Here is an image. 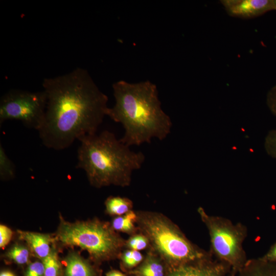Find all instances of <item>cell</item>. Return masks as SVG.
Instances as JSON below:
<instances>
[{
    "label": "cell",
    "mask_w": 276,
    "mask_h": 276,
    "mask_svg": "<svg viewBox=\"0 0 276 276\" xmlns=\"http://www.w3.org/2000/svg\"><path fill=\"white\" fill-rule=\"evenodd\" d=\"M45 118L38 131L44 146L55 150L70 147L76 140L97 133L108 108L107 96L86 70L44 78Z\"/></svg>",
    "instance_id": "cell-1"
},
{
    "label": "cell",
    "mask_w": 276,
    "mask_h": 276,
    "mask_svg": "<svg viewBox=\"0 0 276 276\" xmlns=\"http://www.w3.org/2000/svg\"><path fill=\"white\" fill-rule=\"evenodd\" d=\"M115 104L108 107L106 116L123 125L120 141L130 147L160 141L170 133L172 124L164 111L156 86L149 81L129 83L120 80L112 84Z\"/></svg>",
    "instance_id": "cell-2"
},
{
    "label": "cell",
    "mask_w": 276,
    "mask_h": 276,
    "mask_svg": "<svg viewBox=\"0 0 276 276\" xmlns=\"http://www.w3.org/2000/svg\"><path fill=\"white\" fill-rule=\"evenodd\" d=\"M78 141L76 168L84 170L90 185L96 188L129 186L132 172L141 168L145 159L142 152L131 151L108 130Z\"/></svg>",
    "instance_id": "cell-3"
},
{
    "label": "cell",
    "mask_w": 276,
    "mask_h": 276,
    "mask_svg": "<svg viewBox=\"0 0 276 276\" xmlns=\"http://www.w3.org/2000/svg\"><path fill=\"white\" fill-rule=\"evenodd\" d=\"M136 223L148 239L155 254L177 266L212 257L193 244L179 228L162 214L149 212L136 213Z\"/></svg>",
    "instance_id": "cell-4"
},
{
    "label": "cell",
    "mask_w": 276,
    "mask_h": 276,
    "mask_svg": "<svg viewBox=\"0 0 276 276\" xmlns=\"http://www.w3.org/2000/svg\"><path fill=\"white\" fill-rule=\"evenodd\" d=\"M114 231L109 223L97 219L72 223L61 220L56 238L65 245L86 250L100 261L116 257L126 245Z\"/></svg>",
    "instance_id": "cell-5"
},
{
    "label": "cell",
    "mask_w": 276,
    "mask_h": 276,
    "mask_svg": "<svg viewBox=\"0 0 276 276\" xmlns=\"http://www.w3.org/2000/svg\"><path fill=\"white\" fill-rule=\"evenodd\" d=\"M197 212L208 231L212 256L232 266L234 271H240L248 260L243 247L247 236V226L241 222L234 223L225 217L209 215L201 207Z\"/></svg>",
    "instance_id": "cell-6"
},
{
    "label": "cell",
    "mask_w": 276,
    "mask_h": 276,
    "mask_svg": "<svg viewBox=\"0 0 276 276\" xmlns=\"http://www.w3.org/2000/svg\"><path fill=\"white\" fill-rule=\"evenodd\" d=\"M46 106L43 90L11 89L0 100V124L8 120H18L27 127L38 131L44 121Z\"/></svg>",
    "instance_id": "cell-7"
},
{
    "label": "cell",
    "mask_w": 276,
    "mask_h": 276,
    "mask_svg": "<svg viewBox=\"0 0 276 276\" xmlns=\"http://www.w3.org/2000/svg\"><path fill=\"white\" fill-rule=\"evenodd\" d=\"M227 13L233 17L250 19L276 10L274 0H221Z\"/></svg>",
    "instance_id": "cell-8"
},
{
    "label": "cell",
    "mask_w": 276,
    "mask_h": 276,
    "mask_svg": "<svg viewBox=\"0 0 276 276\" xmlns=\"http://www.w3.org/2000/svg\"><path fill=\"white\" fill-rule=\"evenodd\" d=\"M229 267L210 257L177 266L168 276H223Z\"/></svg>",
    "instance_id": "cell-9"
},
{
    "label": "cell",
    "mask_w": 276,
    "mask_h": 276,
    "mask_svg": "<svg viewBox=\"0 0 276 276\" xmlns=\"http://www.w3.org/2000/svg\"><path fill=\"white\" fill-rule=\"evenodd\" d=\"M19 238L25 241L32 252L42 260L50 254V245L53 241L48 235L38 233L18 231Z\"/></svg>",
    "instance_id": "cell-10"
},
{
    "label": "cell",
    "mask_w": 276,
    "mask_h": 276,
    "mask_svg": "<svg viewBox=\"0 0 276 276\" xmlns=\"http://www.w3.org/2000/svg\"><path fill=\"white\" fill-rule=\"evenodd\" d=\"M65 263V276H96L91 265L76 252L70 253Z\"/></svg>",
    "instance_id": "cell-11"
},
{
    "label": "cell",
    "mask_w": 276,
    "mask_h": 276,
    "mask_svg": "<svg viewBox=\"0 0 276 276\" xmlns=\"http://www.w3.org/2000/svg\"><path fill=\"white\" fill-rule=\"evenodd\" d=\"M239 272V276H276V263L259 258L248 260Z\"/></svg>",
    "instance_id": "cell-12"
},
{
    "label": "cell",
    "mask_w": 276,
    "mask_h": 276,
    "mask_svg": "<svg viewBox=\"0 0 276 276\" xmlns=\"http://www.w3.org/2000/svg\"><path fill=\"white\" fill-rule=\"evenodd\" d=\"M107 213L111 215L121 216L132 211V202L128 198L119 196L108 197L105 202Z\"/></svg>",
    "instance_id": "cell-13"
},
{
    "label": "cell",
    "mask_w": 276,
    "mask_h": 276,
    "mask_svg": "<svg viewBox=\"0 0 276 276\" xmlns=\"http://www.w3.org/2000/svg\"><path fill=\"white\" fill-rule=\"evenodd\" d=\"M136 219V213L131 211L124 215L115 217L111 226L115 231L133 234L136 230L134 225Z\"/></svg>",
    "instance_id": "cell-14"
},
{
    "label": "cell",
    "mask_w": 276,
    "mask_h": 276,
    "mask_svg": "<svg viewBox=\"0 0 276 276\" xmlns=\"http://www.w3.org/2000/svg\"><path fill=\"white\" fill-rule=\"evenodd\" d=\"M153 252L148 254L147 258L138 270L141 276H164V267Z\"/></svg>",
    "instance_id": "cell-15"
},
{
    "label": "cell",
    "mask_w": 276,
    "mask_h": 276,
    "mask_svg": "<svg viewBox=\"0 0 276 276\" xmlns=\"http://www.w3.org/2000/svg\"><path fill=\"white\" fill-rule=\"evenodd\" d=\"M15 174V166L0 145V175L3 179L13 178Z\"/></svg>",
    "instance_id": "cell-16"
},
{
    "label": "cell",
    "mask_w": 276,
    "mask_h": 276,
    "mask_svg": "<svg viewBox=\"0 0 276 276\" xmlns=\"http://www.w3.org/2000/svg\"><path fill=\"white\" fill-rule=\"evenodd\" d=\"M29 250L27 247L17 244L6 252V257L18 264L22 265L29 261Z\"/></svg>",
    "instance_id": "cell-17"
},
{
    "label": "cell",
    "mask_w": 276,
    "mask_h": 276,
    "mask_svg": "<svg viewBox=\"0 0 276 276\" xmlns=\"http://www.w3.org/2000/svg\"><path fill=\"white\" fill-rule=\"evenodd\" d=\"M44 268V276H58L60 264L57 253L54 249L42 260Z\"/></svg>",
    "instance_id": "cell-18"
},
{
    "label": "cell",
    "mask_w": 276,
    "mask_h": 276,
    "mask_svg": "<svg viewBox=\"0 0 276 276\" xmlns=\"http://www.w3.org/2000/svg\"><path fill=\"white\" fill-rule=\"evenodd\" d=\"M143 259V256L137 250L129 249L124 251L121 256L122 263L128 268H132L140 263Z\"/></svg>",
    "instance_id": "cell-19"
},
{
    "label": "cell",
    "mask_w": 276,
    "mask_h": 276,
    "mask_svg": "<svg viewBox=\"0 0 276 276\" xmlns=\"http://www.w3.org/2000/svg\"><path fill=\"white\" fill-rule=\"evenodd\" d=\"M149 244L148 238L143 234L132 236L127 241L126 246L130 249L141 250L147 248Z\"/></svg>",
    "instance_id": "cell-20"
},
{
    "label": "cell",
    "mask_w": 276,
    "mask_h": 276,
    "mask_svg": "<svg viewBox=\"0 0 276 276\" xmlns=\"http://www.w3.org/2000/svg\"><path fill=\"white\" fill-rule=\"evenodd\" d=\"M264 147L267 153L276 159V129L270 130L266 136Z\"/></svg>",
    "instance_id": "cell-21"
},
{
    "label": "cell",
    "mask_w": 276,
    "mask_h": 276,
    "mask_svg": "<svg viewBox=\"0 0 276 276\" xmlns=\"http://www.w3.org/2000/svg\"><path fill=\"white\" fill-rule=\"evenodd\" d=\"M25 276H44V268L43 263L35 262L28 266Z\"/></svg>",
    "instance_id": "cell-22"
},
{
    "label": "cell",
    "mask_w": 276,
    "mask_h": 276,
    "mask_svg": "<svg viewBox=\"0 0 276 276\" xmlns=\"http://www.w3.org/2000/svg\"><path fill=\"white\" fill-rule=\"evenodd\" d=\"M266 103L271 113L276 117V84L268 92Z\"/></svg>",
    "instance_id": "cell-23"
},
{
    "label": "cell",
    "mask_w": 276,
    "mask_h": 276,
    "mask_svg": "<svg viewBox=\"0 0 276 276\" xmlns=\"http://www.w3.org/2000/svg\"><path fill=\"white\" fill-rule=\"evenodd\" d=\"M12 232L10 228L4 225H0V246H6L10 242L12 237Z\"/></svg>",
    "instance_id": "cell-24"
},
{
    "label": "cell",
    "mask_w": 276,
    "mask_h": 276,
    "mask_svg": "<svg viewBox=\"0 0 276 276\" xmlns=\"http://www.w3.org/2000/svg\"><path fill=\"white\" fill-rule=\"evenodd\" d=\"M259 258L264 261L276 263V241L270 246L267 252Z\"/></svg>",
    "instance_id": "cell-25"
},
{
    "label": "cell",
    "mask_w": 276,
    "mask_h": 276,
    "mask_svg": "<svg viewBox=\"0 0 276 276\" xmlns=\"http://www.w3.org/2000/svg\"><path fill=\"white\" fill-rule=\"evenodd\" d=\"M106 276H125L123 273L115 270H112L106 273Z\"/></svg>",
    "instance_id": "cell-26"
},
{
    "label": "cell",
    "mask_w": 276,
    "mask_h": 276,
    "mask_svg": "<svg viewBox=\"0 0 276 276\" xmlns=\"http://www.w3.org/2000/svg\"><path fill=\"white\" fill-rule=\"evenodd\" d=\"M0 276H15V275L11 271H3L1 273Z\"/></svg>",
    "instance_id": "cell-27"
},
{
    "label": "cell",
    "mask_w": 276,
    "mask_h": 276,
    "mask_svg": "<svg viewBox=\"0 0 276 276\" xmlns=\"http://www.w3.org/2000/svg\"><path fill=\"white\" fill-rule=\"evenodd\" d=\"M274 3L275 6V8H276V0H274Z\"/></svg>",
    "instance_id": "cell-28"
}]
</instances>
